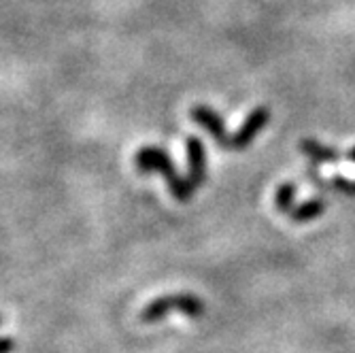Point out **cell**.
Here are the masks:
<instances>
[{"mask_svg": "<svg viewBox=\"0 0 355 353\" xmlns=\"http://www.w3.org/2000/svg\"><path fill=\"white\" fill-rule=\"evenodd\" d=\"M135 164L143 175H159L166 185L171 196L179 203H187L193 191H196V185H193L187 177H181L173 164V160L168 155V151L159 149V147H141L135 155Z\"/></svg>", "mask_w": 355, "mask_h": 353, "instance_id": "1", "label": "cell"}, {"mask_svg": "<svg viewBox=\"0 0 355 353\" xmlns=\"http://www.w3.org/2000/svg\"><path fill=\"white\" fill-rule=\"evenodd\" d=\"M205 300L196 294H187V292H181V294H166V296H157L153 298L151 302H147L143 309H141V315L139 319L143 324H155L159 319L168 317L171 313H181L185 317H202L205 315Z\"/></svg>", "mask_w": 355, "mask_h": 353, "instance_id": "2", "label": "cell"}, {"mask_svg": "<svg viewBox=\"0 0 355 353\" xmlns=\"http://www.w3.org/2000/svg\"><path fill=\"white\" fill-rule=\"evenodd\" d=\"M268 119H270V109L268 107H264V105L262 107H255L247 115V119L243 121V126L239 128V130L234 135H230L228 149L230 151H243V149H247L253 143V139L264 130V126L268 123Z\"/></svg>", "mask_w": 355, "mask_h": 353, "instance_id": "3", "label": "cell"}, {"mask_svg": "<svg viewBox=\"0 0 355 353\" xmlns=\"http://www.w3.org/2000/svg\"><path fill=\"white\" fill-rule=\"evenodd\" d=\"M189 115H191L193 123H198L200 128H205V130L213 137V141H215L219 147L228 149V145H230V135L225 132L223 117H221L217 111H213V109L207 107V105H193L191 111H189Z\"/></svg>", "mask_w": 355, "mask_h": 353, "instance_id": "4", "label": "cell"}, {"mask_svg": "<svg viewBox=\"0 0 355 353\" xmlns=\"http://www.w3.org/2000/svg\"><path fill=\"white\" fill-rule=\"evenodd\" d=\"M185 151H187V179L200 187L205 181H207V149H205V143L189 135L187 141H185Z\"/></svg>", "mask_w": 355, "mask_h": 353, "instance_id": "5", "label": "cell"}, {"mask_svg": "<svg viewBox=\"0 0 355 353\" xmlns=\"http://www.w3.org/2000/svg\"><path fill=\"white\" fill-rule=\"evenodd\" d=\"M300 149L313 160L315 164H328V162H340L343 155L326 145L317 143L315 139H302L300 141Z\"/></svg>", "mask_w": 355, "mask_h": 353, "instance_id": "6", "label": "cell"}, {"mask_svg": "<svg viewBox=\"0 0 355 353\" xmlns=\"http://www.w3.org/2000/svg\"><path fill=\"white\" fill-rule=\"evenodd\" d=\"M324 211H326V200L317 198V200H309L304 205L294 207L287 215H289V219L296 221V223H306V221H311V219H315L319 215H324Z\"/></svg>", "mask_w": 355, "mask_h": 353, "instance_id": "7", "label": "cell"}, {"mask_svg": "<svg viewBox=\"0 0 355 353\" xmlns=\"http://www.w3.org/2000/svg\"><path fill=\"white\" fill-rule=\"evenodd\" d=\"M294 196H296V183L287 181V183H281L277 194H275V207L279 213H289L294 209Z\"/></svg>", "mask_w": 355, "mask_h": 353, "instance_id": "8", "label": "cell"}, {"mask_svg": "<svg viewBox=\"0 0 355 353\" xmlns=\"http://www.w3.org/2000/svg\"><path fill=\"white\" fill-rule=\"evenodd\" d=\"M324 189H334V191H343V194L353 196V194H355V181L336 177V179H332V181H326V187H324Z\"/></svg>", "mask_w": 355, "mask_h": 353, "instance_id": "9", "label": "cell"}, {"mask_svg": "<svg viewBox=\"0 0 355 353\" xmlns=\"http://www.w3.org/2000/svg\"><path fill=\"white\" fill-rule=\"evenodd\" d=\"M15 338L11 336H0V353H13L15 351Z\"/></svg>", "mask_w": 355, "mask_h": 353, "instance_id": "10", "label": "cell"}, {"mask_svg": "<svg viewBox=\"0 0 355 353\" xmlns=\"http://www.w3.org/2000/svg\"><path fill=\"white\" fill-rule=\"evenodd\" d=\"M345 157H347V160H351V162H355V147H353V149H351V151H349Z\"/></svg>", "mask_w": 355, "mask_h": 353, "instance_id": "11", "label": "cell"}, {"mask_svg": "<svg viewBox=\"0 0 355 353\" xmlns=\"http://www.w3.org/2000/svg\"><path fill=\"white\" fill-rule=\"evenodd\" d=\"M0 326H3V315H0Z\"/></svg>", "mask_w": 355, "mask_h": 353, "instance_id": "12", "label": "cell"}]
</instances>
